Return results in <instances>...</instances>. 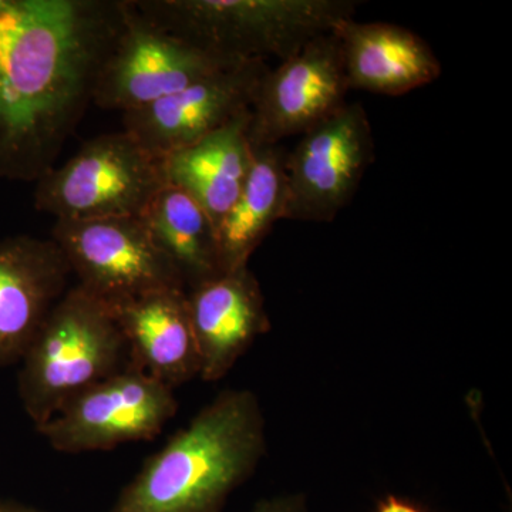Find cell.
Wrapping results in <instances>:
<instances>
[{"label":"cell","instance_id":"obj_17","mask_svg":"<svg viewBox=\"0 0 512 512\" xmlns=\"http://www.w3.org/2000/svg\"><path fill=\"white\" fill-rule=\"evenodd\" d=\"M252 150L244 187L217 229L224 272L247 268L276 222L284 221L288 150L282 144Z\"/></svg>","mask_w":512,"mask_h":512},{"label":"cell","instance_id":"obj_7","mask_svg":"<svg viewBox=\"0 0 512 512\" xmlns=\"http://www.w3.org/2000/svg\"><path fill=\"white\" fill-rule=\"evenodd\" d=\"M177 412L174 389L130 362L74 396L36 430L59 453L109 451L156 439Z\"/></svg>","mask_w":512,"mask_h":512},{"label":"cell","instance_id":"obj_20","mask_svg":"<svg viewBox=\"0 0 512 512\" xmlns=\"http://www.w3.org/2000/svg\"><path fill=\"white\" fill-rule=\"evenodd\" d=\"M376 512H424L416 504L410 501L402 500L396 495H389L377 505Z\"/></svg>","mask_w":512,"mask_h":512},{"label":"cell","instance_id":"obj_12","mask_svg":"<svg viewBox=\"0 0 512 512\" xmlns=\"http://www.w3.org/2000/svg\"><path fill=\"white\" fill-rule=\"evenodd\" d=\"M72 269L53 239H0V366L20 363L67 292Z\"/></svg>","mask_w":512,"mask_h":512},{"label":"cell","instance_id":"obj_18","mask_svg":"<svg viewBox=\"0 0 512 512\" xmlns=\"http://www.w3.org/2000/svg\"><path fill=\"white\" fill-rule=\"evenodd\" d=\"M141 218L185 292L224 274L217 227L187 192L165 185Z\"/></svg>","mask_w":512,"mask_h":512},{"label":"cell","instance_id":"obj_13","mask_svg":"<svg viewBox=\"0 0 512 512\" xmlns=\"http://www.w3.org/2000/svg\"><path fill=\"white\" fill-rule=\"evenodd\" d=\"M187 302L204 382L224 379L271 329L264 293L248 266L191 289Z\"/></svg>","mask_w":512,"mask_h":512},{"label":"cell","instance_id":"obj_9","mask_svg":"<svg viewBox=\"0 0 512 512\" xmlns=\"http://www.w3.org/2000/svg\"><path fill=\"white\" fill-rule=\"evenodd\" d=\"M53 241L87 292L117 306L164 289H185L141 217L56 221Z\"/></svg>","mask_w":512,"mask_h":512},{"label":"cell","instance_id":"obj_10","mask_svg":"<svg viewBox=\"0 0 512 512\" xmlns=\"http://www.w3.org/2000/svg\"><path fill=\"white\" fill-rule=\"evenodd\" d=\"M349 92L338 37H316L262 77L251 107V147L302 136L345 106Z\"/></svg>","mask_w":512,"mask_h":512},{"label":"cell","instance_id":"obj_6","mask_svg":"<svg viewBox=\"0 0 512 512\" xmlns=\"http://www.w3.org/2000/svg\"><path fill=\"white\" fill-rule=\"evenodd\" d=\"M242 62L171 35L126 0L123 30L101 66L93 103L123 114L143 109Z\"/></svg>","mask_w":512,"mask_h":512},{"label":"cell","instance_id":"obj_5","mask_svg":"<svg viewBox=\"0 0 512 512\" xmlns=\"http://www.w3.org/2000/svg\"><path fill=\"white\" fill-rule=\"evenodd\" d=\"M165 185L163 157L127 131L103 134L37 181L35 207L56 221L141 217Z\"/></svg>","mask_w":512,"mask_h":512},{"label":"cell","instance_id":"obj_3","mask_svg":"<svg viewBox=\"0 0 512 512\" xmlns=\"http://www.w3.org/2000/svg\"><path fill=\"white\" fill-rule=\"evenodd\" d=\"M161 29L238 60L288 59L355 16L356 0H133Z\"/></svg>","mask_w":512,"mask_h":512},{"label":"cell","instance_id":"obj_21","mask_svg":"<svg viewBox=\"0 0 512 512\" xmlns=\"http://www.w3.org/2000/svg\"><path fill=\"white\" fill-rule=\"evenodd\" d=\"M0 512H45L39 508L16 503V501L0 500Z\"/></svg>","mask_w":512,"mask_h":512},{"label":"cell","instance_id":"obj_15","mask_svg":"<svg viewBox=\"0 0 512 512\" xmlns=\"http://www.w3.org/2000/svg\"><path fill=\"white\" fill-rule=\"evenodd\" d=\"M111 309L133 365L171 389L200 377L185 289L147 293Z\"/></svg>","mask_w":512,"mask_h":512},{"label":"cell","instance_id":"obj_14","mask_svg":"<svg viewBox=\"0 0 512 512\" xmlns=\"http://www.w3.org/2000/svg\"><path fill=\"white\" fill-rule=\"evenodd\" d=\"M338 37L350 90L399 97L429 86L443 73L429 43L403 26L343 20Z\"/></svg>","mask_w":512,"mask_h":512},{"label":"cell","instance_id":"obj_1","mask_svg":"<svg viewBox=\"0 0 512 512\" xmlns=\"http://www.w3.org/2000/svg\"><path fill=\"white\" fill-rule=\"evenodd\" d=\"M124 19L126 0H0V177L55 168Z\"/></svg>","mask_w":512,"mask_h":512},{"label":"cell","instance_id":"obj_2","mask_svg":"<svg viewBox=\"0 0 512 512\" xmlns=\"http://www.w3.org/2000/svg\"><path fill=\"white\" fill-rule=\"evenodd\" d=\"M265 450L258 397L225 390L144 461L109 512H221Z\"/></svg>","mask_w":512,"mask_h":512},{"label":"cell","instance_id":"obj_8","mask_svg":"<svg viewBox=\"0 0 512 512\" xmlns=\"http://www.w3.org/2000/svg\"><path fill=\"white\" fill-rule=\"evenodd\" d=\"M376 147L362 103H346L286 156L284 221L329 224L355 198Z\"/></svg>","mask_w":512,"mask_h":512},{"label":"cell","instance_id":"obj_11","mask_svg":"<svg viewBox=\"0 0 512 512\" xmlns=\"http://www.w3.org/2000/svg\"><path fill=\"white\" fill-rule=\"evenodd\" d=\"M269 67L265 60H247L211 74L150 106L124 113V131L164 158L251 110Z\"/></svg>","mask_w":512,"mask_h":512},{"label":"cell","instance_id":"obj_19","mask_svg":"<svg viewBox=\"0 0 512 512\" xmlns=\"http://www.w3.org/2000/svg\"><path fill=\"white\" fill-rule=\"evenodd\" d=\"M254 512H306L301 497L276 498L262 501L256 505Z\"/></svg>","mask_w":512,"mask_h":512},{"label":"cell","instance_id":"obj_4","mask_svg":"<svg viewBox=\"0 0 512 512\" xmlns=\"http://www.w3.org/2000/svg\"><path fill=\"white\" fill-rule=\"evenodd\" d=\"M128 363L113 309L76 284L57 302L20 360L23 410L37 429L74 396Z\"/></svg>","mask_w":512,"mask_h":512},{"label":"cell","instance_id":"obj_16","mask_svg":"<svg viewBox=\"0 0 512 512\" xmlns=\"http://www.w3.org/2000/svg\"><path fill=\"white\" fill-rule=\"evenodd\" d=\"M249 121L251 110L163 158L167 184L187 192L217 229L237 200L251 168L254 150L249 143Z\"/></svg>","mask_w":512,"mask_h":512}]
</instances>
